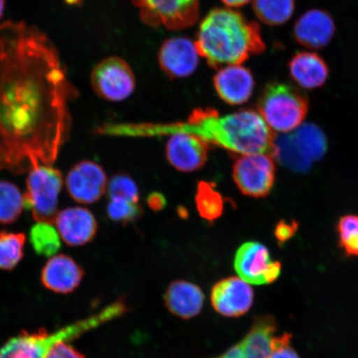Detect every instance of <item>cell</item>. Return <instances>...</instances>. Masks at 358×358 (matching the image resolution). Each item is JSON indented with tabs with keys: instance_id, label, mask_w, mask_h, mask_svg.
I'll list each match as a JSON object with an SVG mask.
<instances>
[{
	"instance_id": "6da1fadb",
	"label": "cell",
	"mask_w": 358,
	"mask_h": 358,
	"mask_svg": "<svg viewBox=\"0 0 358 358\" xmlns=\"http://www.w3.org/2000/svg\"><path fill=\"white\" fill-rule=\"evenodd\" d=\"M76 94L46 34L22 22L0 24V170L55 162Z\"/></svg>"
},
{
	"instance_id": "7a4b0ae2",
	"label": "cell",
	"mask_w": 358,
	"mask_h": 358,
	"mask_svg": "<svg viewBox=\"0 0 358 358\" xmlns=\"http://www.w3.org/2000/svg\"><path fill=\"white\" fill-rule=\"evenodd\" d=\"M195 46L213 69L241 65L262 55L266 43L257 22L231 8H214L201 22Z\"/></svg>"
},
{
	"instance_id": "3957f363",
	"label": "cell",
	"mask_w": 358,
	"mask_h": 358,
	"mask_svg": "<svg viewBox=\"0 0 358 358\" xmlns=\"http://www.w3.org/2000/svg\"><path fill=\"white\" fill-rule=\"evenodd\" d=\"M127 306L122 301H116L96 315L64 327L55 332L39 329L30 333L22 331L0 348V358H46L51 349L60 342H69L107 322L122 316Z\"/></svg>"
},
{
	"instance_id": "277c9868",
	"label": "cell",
	"mask_w": 358,
	"mask_h": 358,
	"mask_svg": "<svg viewBox=\"0 0 358 358\" xmlns=\"http://www.w3.org/2000/svg\"><path fill=\"white\" fill-rule=\"evenodd\" d=\"M258 110L271 129L289 132L298 128L306 119L308 96L289 84L271 83L264 88L259 98Z\"/></svg>"
},
{
	"instance_id": "5b68a950",
	"label": "cell",
	"mask_w": 358,
	"mask_h": 358,
	"mask_svg": "<svg viewBox=\"0 0 358 358\" xmlns=\"http://www.w3.org/2000/svg\"><path fill=\"white\" fill-rule=\"evenodd\" d=\"M326 150L324 132L315 124H306L293 134L275 137L272 155L293 171L306 172Z\"/></svg>"
},
{
	"instance_id": "8992f818",
	"label": "cell",
	"mask_w": 358,
	"mask_h": 358,
	"mask_svg": "<svg viewBox=\"0 0 358 358\" xmlns=\"http://www.w3.org/2000/svg\"><path fill=\"white\" fill-rule=\"evenodd\" d=\"M62 186V174L52 164H38L29 170L24 206L36 222L55 223Z\"/></svg>"
},
{
	"instance_id": "52a82bcc",
	"label": "cell",
	"mask_w": 358,
	"mask_h": 358,
	"mask_svg": "<svg viewBox=\"0 0 358 358\" xmlns=\"http://www.w3.org/2000/svg\"><path fill=\"white\" fill-rule=\"evenodd\" d=\"M148 26L182 30L199 20L200 0H132Z\"/></svg>"
},
{
	"instance_id": "ba28073f",
	"label": "cell",
	"mask_w": 358,
	"mask_h": 358,
	"mask_svg": "<svg viewBox=\"0 0 358 358\" xmlns=\"http://www.w3.org/2000/svg\"><path fill=\"white\" fill-rule=\"evenodd\" d=\"M232 176L241 194L254 199L266 198L275 185L274 157L268 154L241 155L232 167Z\"/></svg>"
},
{
	"instance_id": "9c48e42d",
	"label": "cell",
	"mask_w": 358,
	"mask_h": 358,
	"mask_svg": "<svg viewBox=\"0 0 358 358\" xmlns=\"http://www.w3.org/2000/svg\"><path fill=\"white\" fill-rule=\"evenodd\" d=\"M91 83L102 99L114 102L127 100L136 86L131 66L119 57L105 58L94 67Z\"/></svg>"
},
{
	"instance_id": "30bf717a",
	"label": "cell",
	"mask_w": 358,
	"mask_h": 358,
	"mask_svg": "<svg viewBox=\"0 0 358 358\" xmlns=\"http://www.w3.org/2000/svg\"><path fill=\"white\" fill-rule=\"evenodd\" d=\"M234 268L240 278L255 285L273 283L281 272L280 263L272 262L266 246L257 241H248L240 246Z\"/></svg>"
},
{
	"instance_id": "8fae6325",
	"label": "cell",
	"mask_w": 358,
	"mask_h": 358,
	"mask_svg": "<svg viewBox=\"0 0 358 358\" xmlns=\"http://www.w3.org/2000/svg\"><path fill=\"white\" fill-rule=\"evenodd\" d=\"M106 174L101 165L84 160L75 164L66 178L71 198L82 204H92L102 198L107 190Z\"/></svg>"
},
{
	"instance_id": "7c38bea8",
	"label": "cell",
	"mask_w": 358,
	"mask_h": 358,
	"mask_svg": "<svg viewBox=\"0 0 358 358\" xmlns=\"http://www.w3.org/2000/svg\"><path fill=\"white\" fill-rule=\"evenodd\" d=\"M253 301L252 288L240 277L219 280L212 289V306L215 311L224 317H238L245 315Z\"/></svg>"
},
{
	"instance_id": "4fadbf2b",
	"label": "cell",
	"mask_w": 358,
	"mask_h": 358,
	"mask_svg": "<svg viewBox=\"0 0 358 358\" xmlns=\"http://www.w3.org/2000/svg\"><path fill=\"white\" fill-rule=\"evenodd\" d=\"M161 70L170 79L189 77L198 69L199 55L194 42L189 38L177 37L167 39L159 52Z\"/></svg>"
},
{
	"instance_id": "5bb4252c",
	"label": "cell",
	"mask_w": 358,
	"mask_h": 358,
	"mask_svg": "<svg viewBox=\"0 0 358 358\" xmlns=\"http://www.w3.org/2000/svg\"><path fill=\"white\" fill-rule=\"evenodd\" d=\"M209 149L208 143L199 136L176 134L167 142L166 158L178 171L192 173L204 166Z\"/></svg>"
},
{
	"instance_id": "9a60e30c",
	"label": "cell",
	"mask_w": 358,
	"mask_h": 358,
	"mask_svg": "<svg viewBox=\"0 0 358 358\" xmlns=\"http://www.w3.org/2000/svg\"><path fill=\"white\" fill-rule=\"evenodd\" d=\"M55 227L62 241L70 246L86 245L94 239L98 230L95 216L83 207L67 208L58 212Z\"/></svg>"
},
{
	"instance_id": "2e32d148",
	"label": "cell",
	"mask_w": 358,
	"mask_h": 358,
	"mask_svg": "<svg viewBox=\"0 0 358 358\" xmlns=\"http://www.w3.org/2000/svg\"><path fill=\"white\" fill-rule=\"evenodd\" d=\"M333 17L323 10H310L295 22L294 38L299 44L308 49H322L328 46L335 34Z\"/></svg>"
},
{
	"instance_id": "e0dca14e",
	"label": "cell",
	"mask_w": 358,
	"mask_h": 358,
	"mask_svg": "<svg viewBox=\"0 0 358 358\" xmlns=\"http://www.w3.org/2000/svg\"><path fill=\"white\" fill-rule=\"evenodd\" d=\"M275 330L276 324L271 316L257 317L241 341L213 358H268Z\"/></svg>"
},
{
	"instance_id": "ac0fdd59",
	"label": "cell",
	"mask_w": 358,
	"mask_h": 358,
	"mask_svg": "<svg viewBox=\"0 0 358 358\" xmlns=\"http://www.w3.org/2000/svg\"><path fill=\"white\" fill-rule=\"evenodd\" d=\"M214 88L221 99L231 106L243 105L252 96L255 79L252 71L241 65L219 69L213 78Z\"/></svg>"
},
{
	"instance_id": "d6986e66",
	"label": "cell",
	"mask_w": 358,
	"mask_h": 358,
	"mask_svg": "<svg viewBox=\"0 0 358 358\" xmlns=\"http://www.w3.org/2000/svg\"><path fill=\"white\" fill-rule=\"evenodd\" d=\"M84 271L74 259L66 255H55L46 263L41 273L44 287L57 294L73 293L78 287Z\"/></svg>"
},
{
	"instance_id": "ffe728a7",
	"label": "cell",
	"mask_w": 358,
	"mask_h": 358,
	"mask_svg": "<svg viewBox=\"0 0 358 358\" xmlns=\"http://www.w3.org/2000/svg\"><path fill=\"white\" fill-rule=\"evenodd\" d=\"M203 291L189 281L174 280L164 295L167 310L174 316L189 320L199 315L204 304Z\"/></svg>"
},
{
	"instance_id": "44dd1931",
	"label": "cell",
	"mask_w": 358,
	"mask_h": 358,
	"mask_svg": "<svg viewBox=\"0 0 358 358\" xmlns=\"http://www.w3.org/2000/svg\"><path fill=\"white\" fill-rule=\"evenodd\" d=\"M288 69L294 82L308 90L323 87L329 76L328 64L316 52H297L289 60Z\"/></svg>"
},
{
	"instance_id": "7402d4cb",
	"label": "cell",
	"mask_w": 358,
	"mask_h": 358,
	"mask_svg": "<svg viewBox=\"0 0 358 358\" xmlns=\"http://www.w3.org/2000/svg\"><path fill=\"white\" fill-rule=\"evenodd\" d=\"M195 203L201 217L211 223L220 218L224 211V199L211 182H199Z\"/></svg>"
},
{
	"instance_id": "603a6c76",
	"label": "cell",
	"mask_w": 358,
	"mask_h": 358,
	"mask_svg": "<svg viewBox=\"0 0 358 358\" xmlns=\"http://www.w3.org/2000/svg\"><path fill=\"white\" fill-rule=\"evenodd\" d=\"M294 0H253V10L258 20L268 26H280L293 16Z\"/></svg>"
},
{
	"instance_id": "cb8c5ba5",
	"label": "cell",
	"mask_w": 358,
	"mask_h": 358,
	"mask_svg": "<svg viewBox=\"0 0 358 358\" xmlns=\"http://www.w3.org/2000/svg\"><path fill=\"white\" fill-rule=\"evenodd\" d=\"M29 241L36 253L48 257L55 256L62 245L56 227L47 222H36L31 227Z\"/></svg>"
},
{
	"instance_id": "d4e9b609",
	"label": "cell",
	"mask_w": 358,
	"mask_h": 358,
	"mask_svg": "<svg viewBox=\"0 0 358 358\" xmlns=\"http://www.w3.org/2000/svg\"><path fill=\"white\" fill-rule=\"evenodd\" d=\"M25 208L24 194L15 183L0 181V224H10Z\"/></svg>"
},
{
	"instance_id": "484cf974",
	"label": "cell",
	"mask_w": 358,
	"mask_h": 358,
	"mask_svg": "<svg viewBox=\"0 0 358 358\" xmlns=\"http://www.w3.org/2000/svg\"><path fill=\"white\" fill-rule=\"evenodd\" d=\"M26 236L22 234L0 232V270L13 271L24 257Z\"/></svg>"
},
{
	"instance_id": "4316f807",
	"label": "cell",
	"mask_w": 358,
	"mask_h": 358,
	"mask_svg": "<svg viewBox=\"0 0 358 358\" xmlns=\"http://www.w3.org/2000/svg\"><path fill=\"white\" fill-rule=\"evenodd\" d=\"M339 245L348 256L358 257V215H346L337 226Z\"/></svg>"
},
{
	"instance_id": "83f0119b",
	"label": "cell",
	"mask_w": 358,
	"mask_h": 358,
	"mask_svg": "<svg viewBox=\"0 0 358 358\" xmlns=\"http://www.w3.org/2000/svg\"><path fill=\"white\" fill-rule=\"evenodd\" d=\"M106 211L112 221L123 224L138 220L144 213L140 204L118 198L110 199Z\"/></svg>"
},
{
	"instance_id": "f1b7e54d",
	"label": "cell",
	"mask_w": 358,
	"mask_h": 358,
	"mask_svg": "<svg viewBox=\"0 0 358 358\" xmlns=\"http://www.w3.org/2000/svg\"><path fill=\"white\" fill-rule=\"evenodd\" d=\"M107 192L110 199H122L137 203L140 201L136 183L127 173H118L112 177L107 185Z\"/></svg>"
},
{
	"instance_id": "f546056e",
	"label": "cell",
	"mask_w": 358,
	"mask_h": 358,
	"mask_svg": "<svg viewBox=\"0 0 358 358\" xmlns=\"http://www.w3.org/2000/svg\"><path fill=\"white\" fill-rule=\"evenodd\" d=\"M290 339L289 334L273 338L271 355L268 358H299L297 352L290 345Z\"/></svg>"
},
{
	"instance_id": "4dcf8cb0",
	"label": "cell",
	"mask_w": 358,
	"mask_h": 358,
	"mask_svg": "<svg viewBox=\"0 0 358 358\" xmlns=\"http://www.w3.org/2000/svg\"><path fill=\"white\" fill-rule=\"evenodd\" d=\"M298 228L299 224L297 222L280 221L277 224L275 229V236L278 243L281 245L287 243L296 234Z\"/></svg>"
},
{
	"instance_id": "1f68e13d",
	"label": "cell",
	"mask_w": 358,
	"mask_h": 358,
	"mask_svg": "<svg viewBox=\"0 0 358 358\" xmlns=\"http://www.w3.org/2000/svg\"><path fill=\"white\" fill-rule=\"evenodd\" d=\"M46 358H86L67 342H60L48 352Z\"/></svg>"
},
{
	"instance_id": "d6a6232c",
	"label": "cell",
	"mask_w": 358,
	"mask_h": 358,
	"mask_svg": "<svg viewBox=\"0 0 358 358\" xmlns=\"http://www.w3.org/2000/svg\"><path fill=\"white\" fill-rule=\"evenodd\" d=\"M147 204L153 211L160 212L166 207L167 201L162 194L159 192H154L148 196Z\"/></svg>"
},
{
	"instance_id": "836d02e7",
	"label": "cell",
	"mask_w": 358,
	"mask_h": 358,
	"mask_svg": "<svg viewBox=\"0 0 358 358\" xmlns=\"http://www.w3.org/2000/svg\"><path fill=\"white\" fill-rule=\"evenodd\" d=\"M225 6L231 8H238L245 6L252 0H222Z\"/></svg>"
},
{
	"instance_id": "e575fe53",
	"label": "cell",
	"mask_w": 358,
	"mask_h": 358,
	"mask_svg": "<svg viewBox=\"0 0 358 358\" xmlns=\"http://www.w3.org/2000/svg\"><path fill=\"white\" fill-rule=\"evenodd\" d=\"M4 10V0H0V19H1V17L3 15Z\"/></svg>"
}]
</instances>
